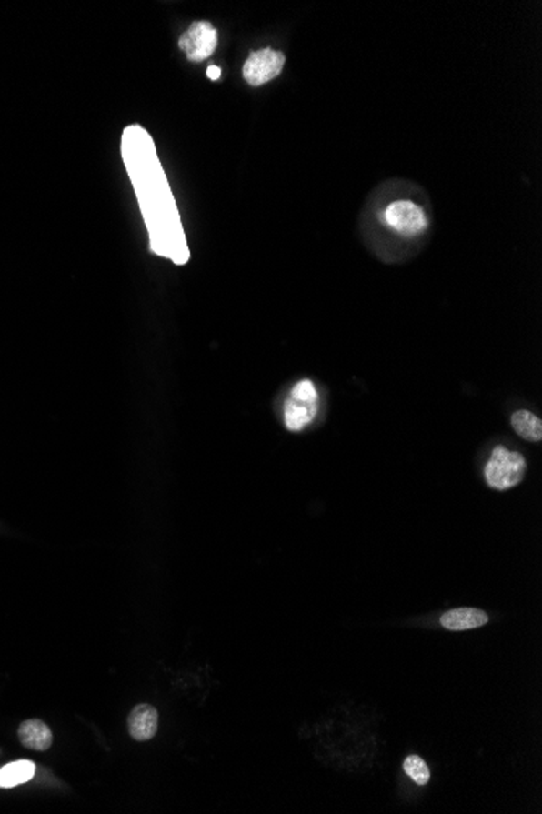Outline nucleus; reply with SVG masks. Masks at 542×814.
I'll return each mask as SVG.
<instances>
[{"instance_id": "nucleus-3", "label": "nucleus", "mask_w": 542, "mask_h": 814, "mask_svg": "<svg viewBox=\"0 0 542 814\" xmlns=\"http://www.w3.org/2000/svg\"><path fill=\"white\" fill-rule=\"evenodd\" d=\"M318 411V394L314 382L299 381L291 390L285 405V425L289 431H302L310 425Z\"/></svg>"}, {"instance_id": "nucleus-8", "label": "nucleus", "mask_w": 542, "mask_h": 814, "mask_svg": "<svg viewBox=\"0 0 542 814\" xmlns=\"http://www.w3.org/2000/svg\"><path fill=\"white\" fill-rule=\"evenodd\" d=\"M489 617L486 611L477 608H455L447 611L440 618V623L448 631H469L487 624Z\"/></svg>"}, {"instance_id": "nucleus-10", "label": "nucleus", "mask_w": 542, "mask_h": 814, "mask_svg": "<svg viewBox=\"0 0 542 814\" xmlns=\"http://www.w3.org/2000/svg\"><path fill=\"white\" fill-rule=\"evenodd\" d=\"M512 427L525 441L539 442L542 439V421L533 411H515L512 415Z\"/></svg>"}, {"instance_id": "nucleus-6", "label": "nucleus", "mask_w": 542, "mask_h": 814, "mask_svg": "<svg viewBox=\"0 0 542 814\" xmlns=\"http://www.w3.org/2000/svg\"><path fill=\"white\" fill-rule=\"evenodd\" d=\"M218 46V31L210 22H194L190 25L181 39L179 47L187 55L190 62H202L208 59Z\"/></svg>"}, {"instance_id": "nucleus-4", "label": "nucleus", "mask_w": 542, "mask_h": 814, "mask_svg": "<svg viewBox=\"0 0 542 814\" xmlns=\"http://www.w3.org/2000/svg\"><path fill=\"white\" fill-rule=\"evenodd\" d=\"M384 220L390 228L405 236H416L424 233L429 223L421 206L411 200H396L386 206Z\"/></svg>"}, {"instance_id": "nucleus-11", "label": "nucleus", "mask_w": 542, "mask_h": 814, "mask_svg": "<svg viewBox=\"0 0 542 814\" xmlns=\"http://www.w3.org/2000/svg\"><path fill=\"white\" fill-rule=\"evenodd\" d=\"M35 764L31 761L10 762L0 769V789H12L16 785L28 782L35 776Z\"/></svg>"}, {"instance_id": "nucleus-1", "label": "nucleus", "mask_w": 542, "mask_h": 814, "mask_svg": "<svg viewBox=\"0 0 542 814\" xmlns=\"http://www.w3.org/2000/svg\"><path fill=\"white\" fill-rule=\"evenodd\" d=\"M122 160L134 184L145 225L150 233L151 251L187 264L190 252L182 229L179 210L174 202L166 175L161 168L150 134L142 126H128L122 134Z\"/></svg>"}, {"instance_id": "nucleus-9", "label": "nucleus", "mask_w": 542, "mask_h": 814, "mask_svg": "<svg viewBox=\"0 0 542 814\" xmlns=\"http://www.w3.org/2000/svg\"><path fill=\"white\" fill-rule=\"evenodd\" d=\"M18 739L22 741V745L26 746L28 749L45 751V749H49V746L53 745V731L49 730V727L45 722H41L38 719H31V720H25L20 725Z\"/></svg>"}, {"instance_id": "nucleus-12", "label": "nucleus", "mask_w": 542, "mask_h": 814, "mask_svg": "<svg viewBox=\"0 0 542 814\" xmlns=\"http://www.w3.org/2000/svg\"><path fill=\"white\" fill-rule=\"evenodd\" d=\"M405 772L411 777L417 785H426L430 780V770L427 764L419 756H407L403 764Z\"/></svg>"}, {"instance_id": "nucleus-2", "label": "nucleus", "mask_w": 542, "mask_h": 814, "mask_svg": "<svg viewBox=\"0 0 542 814\" xmlns=\"http://www.w3.org/2000/svg\"><path fill=\"white\" fill-rule=\"evenodd\" d=\"M527 473V460L520 452H513L504 446L492 450L484 468V477L492 489L507 491L520 485Z\"/></svg>"}, {"instance_id": "nucleus-7", "label": "nucleus", "mask_w": 542, "mask_h": 814, "mask_svg": "<svg viewBox=\"0 0 542 814\" xmlns=\"http://www.w3.org/2000/svg\"><path fill=\"white\" fill-rule=\"evenodd\" d=\"M158 712L150 704L136 706L128 716V731L136 741H146L156 735Z\"/></svg>"}, {"instance_id": "nucleus-13", "label": "nucleus", "mask_w": 542, "mask_h": 814, "mask_svg": "<svg viewBox=\"0 0 542 814\" xmlns=\"http://www.w3.org/2000/svg\"><path fill=\"white\" fill-rule=\"evenodd\" d=\"M206 75L210 76L211 80H218L219 76H221V69H218L216 65H211L206 70Z\"/></svg>"}, {"instance_id": "nucleus-5", "label": "nucleus", "mask_w": 542, "mask_h": 814, "mask_svg": "<svg viewBox=\"0 0 542 814\" xmlns=\"http://www.w3.org/2000/svg\"><path fill=\"white\" fill-rule=\"evenodd\" d=\"M285 62H286L285 54L270 49V47L260 49L247 57V61L244 64V69H242V75L247 84L252 86H260V85H265L273 78H276L285 67Z\"/></svg>"}]
</instances>
